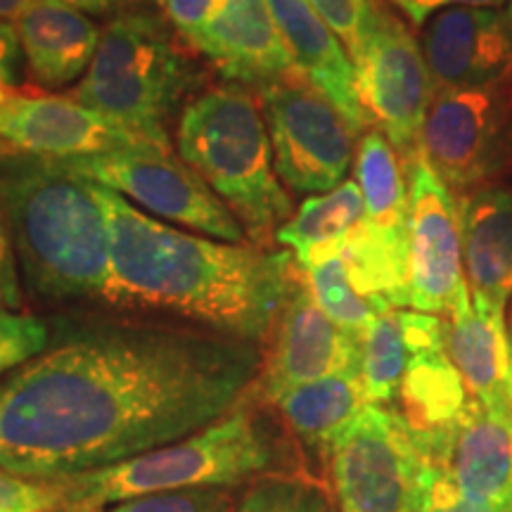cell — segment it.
<instances>
[{"label":"cell","mask_w":512,"mask_h":512,"mask_svg":"<svg viewBox=\"0 0 512 512\" xmlns=\"http://www.w3.org/2000/svg\"><path fill=\"white\" fill-rule=\"evenodd\" d=\"M261 358L192 323L60 318L0 384V470L53 482L174 444L233 411Z\"/></svg>","instance_id":"cell-1"},{"label":"cell","mask_w":512,"mask_h":512,"mask_svg":"<svg viewBox=\"0 0 512 512\" xmlns=\"http://www.w3.org/2000/svg\"><path fill=\"white\" fill-rule=\"evenodd\" d=\"M95 192L110 228L105 304L169 313L221 335L266 342L299 271L292 252L197 238L102 185Z\"/></svg>","instance_id":"cell-2"},{"label":"cell","mask_w":512,"mask_h":512,"mask_svg":"<svg viewBox=\"0 0 512 512\" xmlns=\"http://www.w3.org/2000/svg\"><path fill=\"white\" fill-rule=\"evenodd\" d=\"M0 211L22 285L36 302H105L110 228L93 183L55 159L0 145Z\"/></svg>","instance_id":"cell-3"},{"label":"cell","mask_w":512,"mask_h":512,"mask_svg":"<svg viewBox=\"0 0 512 512\" xmlns=\"http://www.w3.org/2000/svg\"><path fill=\"white\" fill-rule=\"evenodd\" d=\"M273 408L252 389L204 430L143 456L48 482L57 512H102L128 498L183 489H230L271 475H292L302 458Z\"/></svg>","instance_id":"cell-4"},{"label":"cell","mask_w":512,"mask_h":512,"mask_svg":"<svg viewBox=\"0 0 512 512\" xmlns=\"http://www.w3.org/2000/svg\"><path fill=\"white\" fill-rule=\"evenodd\" d=\"M176 145L183 162L233 211L252 245L271 247L294 207L275 171L259 98L238 83L209 88L185 105Z\"/></svg>","instance_id":"cell-5"},{"label":"cell","mask_w":512,"mask_h":512,"mask_svg":"<svg viewBox=\"0 0 512 512\" xmlns=\"http://www.w3.org/2000/svg\"><path fill=\"white\" fill-rule=\"evenodd\" d=\"M178 38L169 19L152 10L114 15L69 98L169 150L166 124L202 81Z\"/></svg>","instance_id":"cell-6"},{"label":"cell","mask_w":512,"mask_h":512,"mask_svg":"<svg viewBox=\"0 0 512 512\" xmlns=\"http://www.w3.org/2000/svg\"><path fill=\"white\" fill-rule=\"evenodd\" d=\"M420 157L456 197L512 178V74L434 93Z\"/></svg>","instance_id":"cell-7"},{"label":"cell","mask_w":512,"mask_h":512,"mask_svg":"<svg viewBox=\"0 0 512 512\" xmlns=\"http://www.w3.org/2000/svg\"><path fill=\"white\" fill-rule=\"evenodd\" d=\"M339 512H418L427 460L399 411L368 406L349 420L325 453Z\"/></svg>","instance_id":"cell-8"},{"label":"cell","mask_w":512,"mask_h":512,"mask_svg":"<svg viewBox=\"0 0 512 512\" xmlns=\"http://www.w3.org/2000/svg\"><path fill=\"white\" fill-rule=\"evenodd\" d=\"M356 183L366 214L342 252L351 283L363 297L387 309L411 306L408 169L380 128H368L358 140Z\"/></svg>","instance_id":"cell-9"},{"label":"cell","mask_w":512,"mask_h":512,"mask_svg":"<svg viewBox=\"0 0 512 512\" xmlns=\"http://www.w3.org/2000/svg\"><path fill=\"white\" fill-rule=\"evenodd\" d=\"M351 62L370 124L387 136L408 169L420 157L422 126L437 93L418 38L382 0H375Z\"/></svg>","instance_id":"cell-10"},{"label":"cell","mask_w":512,"mask_h":512,"mask_svg":"<svg viewBox=\"0 0 512 512\" xmlns=\"http://www.w3.org/2000/svg\"><path fill=\"white\" fill-rule=\"evenodd\" d=\"M278 178L299 195H320L347 181L354 126L304 76L256 88Z\"/></svg>","instance_id":"cell-11"},{"label":"cell","mask_w":512,"mask_h":512,"mask_svg":"<svg viewBox=\"0 0 512 512\" xmlns=\"http://www.w3.org/2000/svg\"><path fill=\"white\" fill-rule=\"evenodd\" d=\"M67 174L102 185L136 202L159 219L181 223L197 233L242 245L245 230L219 195L188 164L157 152H107V155L55 159Z\"/></svg>","instance_id":"cell-12"},{"label":"cell","mask_w":512,"mask_h":512,"mask_svg":"<svg viewBox=\"0 0 512 512\" xmlns=\"http://www.w3.org/2000/svg\"><path fill=\"white\" fill-rule=\"evenodd\" d=\"M349 370L361 373V339L325 316L313 299L304 268L299 266L264 342V358L252 392L261 403L271 406L278 396L299 384Z\"/></svg>","instance_id":"cell-13"},{"label":"cell","mask_w":512,"mask_h":512,"mask_svg":"<svg viewBox=\"0 0 512 512\" xmlns=\"http://www.w3.org/2000/svg\"><path fill=\"white\" fill-rule=\"evenodd\" d=\"M408 299L411 309L448 316L467 287L458 200L422 157L408 166Z\"/></svg>","instance_id":"cell-14"},{"label":"cell","mask_w":512,"mask_h":512,"mask_svg":"<svg viewBox=\"0 0 512 512\" xmlns=\"http://www.w3.org/2000/svg\"><path fill=\"white\" fill-rule=\"evenodd\" d=\"M0 145L24 155L69 159L107 152L171 155L143 133L67 95H12L0 107Z\"/></svg>","instance_id":"cell-15"},{"label":"cell","mask_w":512,"mask_h":512,"mask_svg":"<svg viewBox=\"0 0 512 512\" xmlns=\"http://www.w3.org/2000/svg\"><path fill=\"white\" fill-rule=\"evenodd\" d=\"M422 53L437 91L512 74V22L496 8H446L422 24Z\"/></svg>","instance_id":"cell-16"},{"label":"cell","mask_w":512,"mask_h":512,"mask_svg":"<svg viewBox=\"0 0 512 512\" xmlns=\"http://www.w3.org/2000/svg\"><path fill=\"white\" fill-rule=\"evenodd\" d=\"M427 465L470 501L512 512V425L470 401L456 425L441 437L418 444Z\"/></svg>","instance_id":"cell-17"},{"label":"cell","mask_w":512,"mask_h":512,"mask_svg":"<svg viewBox=\"0 0 512 512\" xmlns=\"http://www.w3.org/2000/svg\"><path fill=\"white\" fill-rule=\"evenodd\" d=\"M190 46L238 86L261 88L302 76L266 0H228Z\"/></svg>","instance_id":"cell-18"},{"label":"cell","mask_w":512,"mask_h":512,"mask_svg":"<svg viewBox=\"0 0 512 512\" xmlns=\"http://www.w3.org/2000/svg\"><path fill=\"white\" fill-rule=\"evenodd\" d=\"M266 5L299 74L335 105L356 133H366L373 124L358 100L354 62L335 31L306 0H266Z\"/></svg>","instance_id":"cell-19"},{"label":"cell","mask_w":512,"mask_h":512,"mask_svg":"<svg viewBox=\"0 0 512 512\" xmlns=\"http://www.w3.org/2000/svg\"><path fill=\"white\" fill-rule=\"evenodd\" d=\"M456 200L472 304L505 313L512 297V188L494 185Z\"/></svg>","instance_id":"cell-20"},{"label":"cell","mask_w":512,"mask_h":512,"mask_svg":"<svg viewBox=\"0 0 512 512\" xmlns=\"http://www.w3.org/2000/svg\"><path fill=\"white\" fill-rule=\"evenodd\" d=\"M29 79L41 88H62L91 67L102 31L64 0H31L15 19Z\"/></svg>","instance_id":"cell-21"},{"label":"cell","mask_w":512,"mask_h":512,"mask_svg":"<svg viewBox=\"0 0 512 512\" xmlns=\"http://www.w3.org/2000/svg\"><path fill=\"white\" fill-rule=\"evenodd\" d=\"M444 344L472 399L482 403L486 411L508 420L505 313L475 309L470 287H465L444 318Z\"/></svg>","instance_id":"cell-22"},{"label":"cell","mask_w":512,"mask_h":512,"mask_svg":"<svg viewBox=\"0 0 512 512\" xmlns=\"http://www.w3.org/2000/svg\"><path fill=\"white\" fill-rule=\"evenodd\" d=\"M363 406L368 399L358 370L299 384L271 403L294 446L318 456L323 465L330 441Z\"/></svg>","instance_id":"cell-23"},{"label":"cell","mask_w":512,"mask_h":512,"mask_svg":"<svg viewBox=\"0 0 512 512\" xmlns=\"http://www.w3.org/2000/svg\"><path fill=\"white\" fill-rule=\"evenodd\" d=\"M401 415L418 444L441 437L451 430L470 406L463 377L451 363L446 347L408 354L406 373L399 387Z\"/></svg>","instance_id":"cell-24"},{"label":"cell","mask_w":512,"mask_h":512,"mask_svg":"<svg viewBox=\"0 0 512 512\" xmlns=\"http://www.w3.org/2000/svg\"><path fill=\"white\" fill-rule=\"evenodd\" d=\"M363 214V192L354 178H347L335 190L306 197L275 240L292 249L299 266L311 268L344 252L354 230L361 226Z\"/></svg>","instance_id":"cell-25"},{"label":"cell","mask_w":512,"mask_h":512,"mask_svg":"<svg viewBox=\"0 0 512 512\" xmlns=\"http://www.w3.org/2000/svg\"><path fill=\"white\" fill-rule=\"evenodd\" d=\"M50 325L24 302L15 254L0 259V384L5 377L48 349Z\"/></svg>","instance_id":"cell-26"},{"label":"cell","mask_w":512,"mask_h":512,"mask_svg":"<svg viewBox=\"0 0 512 512\" xmlns=\"http://www.w3.org/2000/svg\"><path fill=\"white\" fill-rule=\"evenodd\" d=\"M406 363L399 309L384 311L361 335V382L368 403L389 406L399 396Z\"/></svg>","instance_id":"cell-27"},{"label":"cell","mask_w":512,"mask_h":512,"mask_svg":"<svg viewBox=\"0 0 512 512\" xmlns=\"http://www.w3.org/2000/svg\"><path fill=\"white\" fill-rule=\"evenodd\" d=\"M304 275L306 283L311 287L313 299L325 311V316L358 339H361L363 332L368 330V325L380 313L392 311L387 306L373 302V299L363 297L356 290L349 278L342 254L332 256V259L323 261V264L304 268Z\"/></svg>","instance_id":"cell-28"},{"label":"cell","mask_w":512,"mask_h":512,"mask_svg":"<svg viewBox=\"0 0 512 512\" xmlns=\"http://www.w3.org/2000/svg\"><path fill=\"white\" fill-rule=\"evenodd\" d=\"M233 512H330V501L316 479L271 475L249 482Z\"/></svg>","instance_id":"cell-29"},{"label":"cell","mask_w":512,"mask_h":512,"mask_svg":"<svg viewBox=\"0 0 512 512\" xmlns=\"http://www.w3.org/2000/svg\"><path fill=\"white\" fill-rule=\"evenodd\" d=\"M233 508L228 489H183L128 498L102 512H233Z\"/></svg>","instance_id":"cell-30"},{"label":"cell","mask_w":512,"mask_h":512,"mask_svg":"<svg viewBox=\"0 0 512 512\" xmlns=\"http://www.w3.org/2000/svg\"><path fill=\"white\" fill-rule=\"evenodd\" d=\"M306 3L335 31L347 53L354 55L363 31H366L375 0H306Z\"/></svg>","instance_id":"cell-31"},{"label":"cell","mask_w":512,"mask_h":512,"mask_svg":"<svg viewBox=\"0 0 512 512\" xmlns=\"http://www.w3.org/2000/svg\"><path fill=\"white\" fill-rule=\"evenodd\" d=\"M0 512H57V496L48 482L0 470Z\"/></svg>","instance_id":"cell-32"},{"label":"cell","mask_w":512,"mask_h":512,"mask_svg":"<svg viewBox=\"0 0 512 512\" xmlns=\"http://www.w3.org/2000/svg\"><path fill=\"white\" fill-rule=\"evenodd\" d=\"M418 512H510L494 505H484L465 498L451 479L441 475L437 467L427 465L425 489H422V501Z\"/></svg>","instance_id":"cell-33"},{"label":"cell","mask_w":512,"mask_h":512,"mask_svg":"<svg viewBox=\"0 0 512 512\" xmlns=\"http://www.w3.org/2000/svg\"><path fill=\"white\" fill-rule=\"evenodd\" d=\"M226 3L228 0H162L166 19L176 34L188 41V46Z\"/></svg>","instance_id":"cell-34"},{"label":"cell","mask_w":512,"mask_h":512,"mask_svg":"<svg viewBox=\"0 0 512 512\" xmlns=\"http://www.w3.org/2000/svg\"><path fill=\"white\" fill-rule=\"evenodd\" d=\"M396 8L403 10L413 24H422L430 19L434 12L446 10V8H501L508 0H389Z\"/></svg>","instance_id":"cell-35"},{"label":"cell","mask_w":512,"mask_h":512,"mask_svg":"<svg viewBox=\"0 0 512 512\" xmlns=\"http://www.w3.org/2000/svg\"><path fill=\"white\" fill-rule=\"evenodd\" d=\"M22 60L24 50L17 29L8 19H0V79L8 86H15L22 79Z\"/></svg>","instance_id":"cell-36"},{"label":"cell","mask_w":512,"mask_h":512,"mask_svg":"<svg viewBox=\"0 0 512 512\" xmlns=\"http://www.w3.org/2000/svg\"><path fill=\"white\" fill-rule=\"evenodd\" d=\"M64 3L74 5L76 10L93 12V15H107V12L121 15V12L138 8L143 0H64Z\"/></svg>","instance_id":"cell-37"},{"label":"cell","mask_w":512,"mask_h":512,"mask_svg":"<svg viewBox=\"0 0 512 512\" xmlns=\"http://www.w3.org/2000/svg\"><path fill=\"white\" fill-rule=\"evenodd\" d=\"M505 335H508V382H505V392H508V422L512 425V297L505 311Z\"/></svg>","instance_id":"cell-38"},{"label":"cell","mask_w":512,"mask_h":512,"mask_svg":"<svg viewBox=\"0 0 512 512\" xmlns=\"http://www.w3.org/2000/svg\"><path fill=\"white\" fill-rule=\"evenodd\" d=\"M31 0H0V19H17Z\"/></svg>","instance_id":"cell-39"},{"label":"cell","mask_w":512,"mask_h":512,"mask_svg":"<svg viewBox=\"0 0 512 512\" xmlns=\"http://www.w3.org/2000/svg\"><path fill=\"white\" fill-rule=\"evenodd\" d=\"M8 254H12V245H10L8 226H5V219H3V211H0V259Z\"/></svg>","instance_id":"cell-40"},{"label":"cell","mask_w":512,"mask_h":512,"mask_svg":"<svg viewBox=\"0 0 512 512\" xmlns=\"http://www.w3.org/2000/svg\"><path fill=\"white\" fill-rule=\"evenodd\" d=\"M12 95H15V91H12V86H8V83L0 79V107H3L5 102L12 98Z\"/></svg>","instance_id":"cell-41"},{"label":"cell","mask_w":512,"mask_h":512,"mask_svg":"<svg viewBox=\"0 0 512 512\" xmlns=\"http://www.w3.org/2000/svg\"><path fill=\"white\" fill-rule=\"evenodd\" d=\"M505 12H508V17H510V22H512V0H508V10H505Z\"/></svg>","instance_id":"cell-42"}]
</instances>
